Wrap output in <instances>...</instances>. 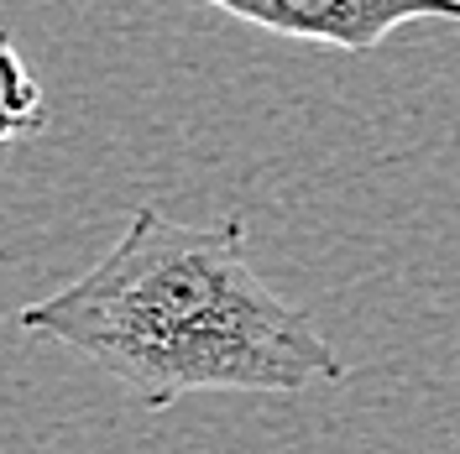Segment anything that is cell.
<instances>
[{"mask_svg": "<svg viewBox=\"0 0 460 454\" xmlns=\"http://www.w3.org/2000/svg\"><path fill=\"white\" fill-rule=\"evenodd\" d=\"M16 319L27 335L100 366L146 413L189 392H309L345 381V361L319 324L252 266L241 214L178 225L142 204L84 277Z\"/></svg>", "mask_w": 460, "mask_h": 454, "instance_id": "obj_1", "label": "cell"}, {"mask_svg": "<svg viewBox=\"0 0 460 454\" xmlns=\"http://www.w3.org/2000/svg\"><path fill=\"white\" fill-rule=\"evenodd\" d=\"M246 27L335 53H376L402 22H460V0H199Z\"/></svg>", "mask_w": 460, "mask_h": 454, "instance_id": "obj_2", "label": "cell"}, {"mask_svg": "<svg viewBox=\"0 0 460 454\" xmlns=\"http://www.w3.org/2000/svg\"><path fill=\"white\" fill-rule=\"evenodd\" d=\"M0 110H5V120H0L5 142H16L22 131H42V120H48L42 94H37V84H31L27 63H22V53H16V42H5V100H0Z\"/></svg>", "mask_w": 460, "mask_h": 454, "instance_id": "obj_3", "label": "cell"}]
</instances>
